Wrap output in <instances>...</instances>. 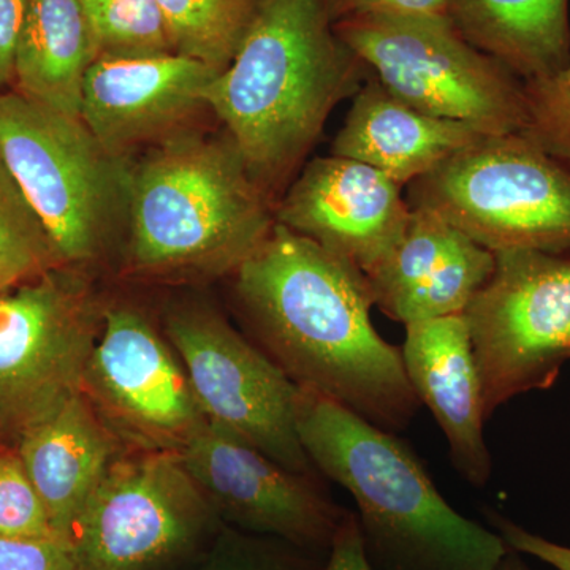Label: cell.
Listing matches in <instances>:
<instances>
[{"label": "cell", "mask_w": 570, "mask_h": 570, "mask_svg": "<svg viewBox=\"0 0 570 570\" xmlns=\"http://www.w3.org/2000/svg\"><path fill=\"white\" fill-rule=\"evenodd\" d=\"M9 283L7 281L0 279V291H3V288L9 287Z\"/></svg>", "instance_id": "obj_34"}, {"label": "cell", "mask_w": 570, "mask_h": 570, "mask_svg": "<svg viewBox=\"0 0 570 570\" xmlns=\"http://www.w3.org/2000/svg\"><path fill=\"white\" fill-rule=\"evenodd\" d=\"M102 314L75 266L0 291V433L20 438L82 392Z\"/></svg>", "instance_id": "obj_10"}, {"label": "cell", "mask_w": 570, "mask_h": 570, "mask_svg": "<svg viewBox=\"0 0 570 570\" xmlns=\"http://www.w3.org/2000/svg\"><path fill=\"white\" fill-rule=\"evenodd\" d=\"M61 265L50 236L0 160V279L17 284Z\"/></svg>", "instance_id": "obj_23"}, {"label": "cell", "mask_w": 570, "mask_h": 570, "mask_svg": "<svg viewBox=\"0 0 570 570\" xmlns=\"http://www.w3.org/2000/svg\"><path fill=\"white\" fill-rule=\"evenodd\" d=\"M0 160L62 265L96 261L126 220L132 165L108 151L81 118L14 89L0 94Z\"/></svg>", "instance_id": "obj_5"}, {"label": "cell", "mask_w": 570, "mask_h": 570, "mask_svg": "<svg viewBox=\"0 0 570 570\" xmlns=\"http://www.w3.org/2000/svg\"><path fill=\"white\" fill-rule=\"evenodd\" d=\"M220 71L186 56H99L82 86L81 121L105 148L127 157L187 129L206 107V89Z\"/></svg>", "instance_id": "obj_15"}, {"label": "cell", "mask_w": 570, "mask_h": 570, "mask_svg": "<svg viewBox=\"0 0 570 570\" xmlns=\"http://www.w3.org/2000/svg\"><path fill=\"white\" fill-rule=\"evenodd\" d=\"M0 570H77L67 540L0 538Z\"/></svg>", "instance_id": "obj_28"}, {"label": "cell", "mask_w": 570, "mask_h": 570, "mask_svg": "<svg viewBox=\"0 0 570 570\" xmlns=\"http://www.w3.org/2000/svg\"><path fill=\"white\" fill-rule=\"evenodd\" d=\"M165 328L208 422L245 438L288 471L313 475L316 468L296 431L298 387L273 360L204 307H176Z\"/></svg>", "instance_id": "obj_11"}, {"label": "cell", "mask_w": 570, "mask_h": 570, "mask_svg": "<svg viewBox=\"0 0 570 570\" xmlns=\"http://www.w3.org/2000/svg\"><path fill=\"white\" fill-rule=\"evenodd\" d=\"M171 50L227 69L242 47L261 0H157Z\"/></svg>", "instance_id": "obj_22"}, {"label": "cell", "mask_w": 570, "mask_h": 570, "mask_svg": "<svg viewBox=\"0 0 570 570\" xmlns=\"http://www.w3.org/2000/svg\"><path fill=\"white\" fill-rule=\"evenodd\" d=\"M275 204L228 137L156 142L130 170L129 266L179 279L235 273L275 227Z\"/></svg>", "instance_id": "obj_4"}, {"label": "cell", "mask_w": 570, "mask_h": 570, "mask_svg": "<svg viewBox=\"0 0 570 570\" xmlns=\"http://www.w3.org/2000/svg\"><path fill=\"white\" fill-rule=\"evenodd\" d=\"M99 56L142 58L171 50L157 0H80Z\"/></svg>", "instance_id": "obj_24"}, {"label": "cell", "mask_w": 570, "mask_h": 570, "mask_svg": "<svg viewBox=\"0 0 570 570\" xmlns=\"http://www.w3.org/2000/svg\"><path fill=\"white\" fill-rule=\"evenodd\" d=\"M404 371L420 404L430 409L449 442L450 460L474 487L490 480L482 387L464 314L406 325Z\"/></svg>", "instance_id": "obj_17"}, {"label": "cell", "mask_w": 570, "mask_h": 570, "mask_svg": "<svg viewBox=\"0 0 570 570\" xmlns=\"http://www.w3.org/2000/svg\"><path fill=\"white\" fill-rule=\"evenodd\" d=\"M235 277L261 351L296 387L390 433L406 430L420 403L401 348L371 321L374 299L362 269L276 223Z\"/></svg>", "instance_id": "obj_1"}, {"label": "cell", "mask_w": 570, "mask_h": 570, "mask_svg": "<svg viewBox=\"0 0 570 570\" xmlns=\"http://www.w3.org/2000/svg\"><path fill=\"white\" fill-rule=\"evenodd\" d=\"M411 208L403 187L358 160H309L275 205L277 224L370 272L400 242Z\"/></svg>", "instance_id": "obj_14"}, {"label": "cell", "mask_w": 570, "mask_h": 570, "mask_svg": "<svg viewBox=\"0 0 570 570\" xmlns=\"http://www.w3.org/2000/svg\"><path fill=\"white\" fill-rule=\"evenodd\" d=\"M223 528L178 452L138 449L108 469L70 542L77 570H181Z\"/></svg>", "instance_id": "obj_8"}, {"label": "cell", "mask_w": 570, "mask_h": 570, "mask_svg": "<svg viewBox=\"0 0 570 570\" xmlns=\"http://www.w3.org/2000/svg\"><path fill=\"white\" fill-rule=\"evenodd\" d=\"M324 570H374L366 558L358 519L351 510L337 528Z\"/></svg>", "instance_id": "obj_31"}, {"label": "cell", "mask_w": 570, "mask_h": 570, "mask_svg": "<svg viewBox=\"0 0 570 570\" xmlns=\"http://www.w3.org/2000/svg\"><path fill=\"white\" fill-rule=\"evenodd\" d=\"M175 354L140 311L104 307L82 390L138 449L179 452L206 423Z\"/></svg>", "instance_id": "obj_12"}, {"label": "cell", "mask_w": 570, "mask_h": 570, "mask_svg": "<svg viewBox=\"0 0 570 570\" xmlns=\"http://www.w3.org/2000/svg\"><path fill=\"white\" fill-rule=\"evenodd\" d=\"M99 48L80 0H28L14 91L81 118L82 86Z\"/></svg>", "instance_id": "obj_21"}, {"label": "cell", "mask_w": 570, "mask_h": 570, "mask_svg": "<svg viewBox=\"0 0 570 570\" xmlns=\"http://www.w3.org/2000/svg\"><path fill=\"white\" fill-rule=\"evenodd\" d=\"M296 431L311 463L354 498L374 570H497L509 547L456 512L401 439L299 389Z\"/></svg>", "instance_id": "obj_3"}, {"label": "cell", "mask_w": 570, "mask_h": 570, "mask_svg": "<svg viewBox=\"0 0 570 570\" xmlns=\"http://www.w3.org/2000/svg\"><path fill=\"white\" fill-rule=\"evenodd\" d=\"M184 468L235 530L328 553L347 510L234 431L208 422L179 450Z\"/></svg>", "instance_id": "obj_13"}, {"label": "cell", "mask_w": 570, "mask_h": 570, "mask_svg": "<svg viewBox=\"0 0 570 570\" xmlns=\"http://www.w3.org/2000/svg\"><path fill=\"white\" fill-rule=\"evenodd\" d=\"M406 202L493 254L570 253V167L524 134L480 138L409 184Z\"/></svg>", "instance_id": "obj_7"}, {"label": "cell", "mask_w": 570, "mask_h": 570, "mask_svg": "<svg viewBox=\"0 0 570 570\" xmlns=\"http://www.w3.org/2000/svg\"><path fill=\"white\" fill-rule=\"evenodd\" d=\"M367 71L337 37L325 0H261L235 58L206 89V107L273 200Z\"/></svg>", "instance_id": "obj_2"}, {"label": "cell", "mask_w": 570, "mask_h": 570, "mask_svg": "<svg viewBox=\"0 0 570 570\" xmlns=\"http://www.w3.org/2000/svg\"><path fill=\"white\" fill-rule=\"evenodd\" d=\"M335 31L415 110L487 137L523 134L530 124L524 81L469 43L448 14H363L335 22Z\"/></svg>", "instance_id": "obj_6"}, {"label": "cell", "mask_w": 570, "mask_h": 570, "mask_svg": "<svg viewBox=\"0 0 570 570\" xmlns=\"http://www.w3.org/2000/svg\"><path fill=\"white\" fill-rule=\"evenodd\" d=\"M116 449L115 433L85 390L18 438V455L59 539L70 542L86 505L118 459Z\"/></svg>", "instance_id": "obj_18"}, {"label": "cell", "mask_w": 570, "mask_h": 570, "mask_svg": "<svg viewBox=\"0 0 570 570\" xmlns=\"http://www.w3.org/2000/svg\"><path fill=\"white\" fill-rule=\"evenodd\" d=\"M28 0H0V89L14 82L18 43Z\"/></svg>", "instance_id": "obj_32"}, {"label": "cell", "mask_w": 570, "mask_h": 570, "mask_svg": "<svg viewBox=\"0 0 570 570\" xmlns=\"http://www.w3.org/2000/svg\"><path fill=\"white\" fill-rule=\"evenodd\" d=\"M461 36L524 82L570 62L569 0H445Z\"/></svg>", "instance_id": "obj_20"}, {"label": "cell", "mask_w": 570, "mask_h": 570, "mask_svg": "<svg viewBox=\"0 0 570 570\" xmlns=\"http://www.w3.org/2000/svg\"><path fill=\"white\" fill-rule=\"evenodd\" d=\"M483 137L466 124L409 107L373 75L355 92L332 154L370 165L407 187Z\"/></svg>", "instance_id": "obj_19"}, {"label": "cell", "mask_w": 570, "mask_h": 570, "mask_svg": "<svg viewBox=\"0 0 570 570\" xmlns=\"http://www.w3.org/2000/svg\"><path fill=\"white\" fill-rule=\"evenodd\" d=\"M328 553L224 524L213 546L186 570H324Z\"/></svg>", "instance_id": "obj_25"}, {"label": "cell", "mask_w": 570, "mask_h": 570, "mask_svg": "<svg viewBox=\"0 0 570 570\" xmlns=\"http://www.w3.org/2000/svg\"><path fill=\"white\" fill-rule=\"evenodd\" d=\"M497 570H531V568L523 561L520 553L509 549L508 553H505L504 558L499 562Z\"/></svg>", "instance_id": "obj_33"}, {"label": "cell", "mask_w": 570, "mask_h": 570, "mask_svg": "<svg viewBox=\"0 0 570 570\" xmlns=\"http://www.w3.org/2000/svg\"><path fill=\"white\" fill-rule=\"evenodd\" d=\"M494 268V254L438 214L411 209L395 247L366 273L374 306L392 321L464 313Z\"/></svg>", "instance_id": "obj_16"}, {"label": "cell", "mask_w": 570, "mask_h": 570, "mask_svg": "<svg viewBox=\"0 0 570 570\" xmlns=\"http://www.w3.org/2000/svg\"><path fill=\"white\" fill-rule=\"evenodd\" d=\"M487 422L557 384L570 360V253L502 250L464 309Z\"/></svg>", "instance_id": "obj_9"}, {"label": "cell", "mask_w": 570, "mask_h": 570, "mask_svg": "<svg viewBox=\"0 0 570 570\" xmlns=\"http://www.w3.org/2000/svg\"><path fill=\"white\" fill-rule=\"evenodd\" d=\"M490 527L501 535L509 549L520 554H530L557 570H570V547L561 546L528 531L519 523L493 509L483 510Z\"/></svg>", "instance_id": "obj_29"}, {"label": "cell", "mask_w": 570, "mask_h": 570, "mask_svg": "<svg viewBox=\"0 0 570 570\" xmlns=\"http://www.w3.org/2000/svg\"><path fill=\"white\" fill-rule=\"evenodd\" d=\"M0 538H58L18 452L0 449Z\"/></svg>", "instance_id": "obj_26"}, {"label": "cell", "mask_w": 570, "mask_h": 570, "mask_svg": "<svg viewBox=\"0 0 570 570\" xmlns=\"http://www.w3.org/2000/svg\"><path fill=\"white\" fill-rule=\"evenodd\" d=\"M530 124L524 135L570 167V62L546 80L524 82Z\"/></svg>", "instance_id": "obj_27"}, {"label": "cell", "mask_w": 570, "mask_h": 570, "mask_svg": "<svg viewBox=\"0 0 570 570\" xmlns=\"http://www.w3.org/2000/svg\"><path fill=\"white\" fill-rule=\"evenodd\" d=\"M333 24L363 14H448L445 0H325Z\"/></svg>", "instance_id": "obj_30"}]
</instances>
